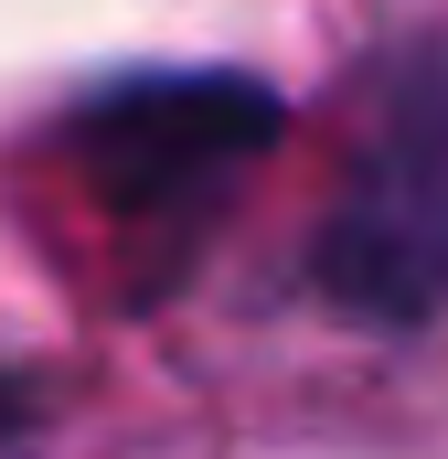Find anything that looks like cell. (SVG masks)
<instances>
[{
	"mask_svg": "<svg viewBox=\"0 0 448 459\" xmlns=\"http://www.w3.org/2000/svg\"><path fill=\"white\" fill-rule=\"evenodd\" d=\"M321 289L374 332L448 310V54H395L363 86L321 214Z\"/></svg>",
	"mask_w": 448,
	"mask_h": 459,
	"instance_id": "6da1fadb",
	"label": "cell"
},
{
	"mask_svg": "<svg viewBox=\"0 0 448 459\" xmlns=\"http://www.w3.org/2000/svg\"><path fill=\"white\" fill-rule=\"evenodd\" d=\"M267 139H278V97L246 75H139V86H108L97 108H75L65 128L75 182L150 246H182L246 182Z\"/></svg>",
	"mask_w": 448,
	"mask_h": 459,
	"instance_id": "7a4b0ae2",
	"label": "cell"
},
{
	"mask_svg": "<svg viewBox=\"0 0 448 459\" xmlns=\"http://www.w3.org/2000/svg\"><path fill=\"white\" fill-rule=\"evenodd\" d=\"M0 428H11V385H0Z\"/></svg>",
	"mask_w": 448,
	"mask_h": 459,
	"instance_id": "3957f363",
	"label": "cell"
}]
</instances>
